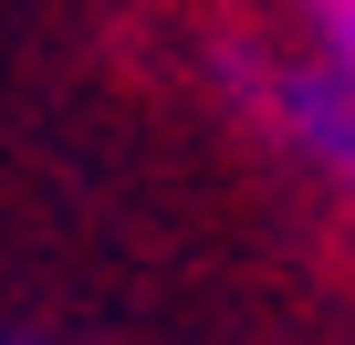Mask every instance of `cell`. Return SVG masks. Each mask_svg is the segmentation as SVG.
I'll return each mask as SVG.
<instances>
[{
	"instance_id": "obj_1",
	"label": "cell",
	"mask_w": 355,
	"mask_h": 345,
	"mask_svg": "<svg viewBox=\"0 0 355 345\" xmlns=\"http://www.w3.org/2000/svg\"><path fill=\"white\" fill-rule=\"evenodd\" d=\"M241 94L261 105V126L313 167V178L334 189V199H355V74H334L324 53H303V63H241Z\"/></svg>"
},
{
	"instance_id": "obj_3",
	"label": "cell",
	"mask_w": 355,
	"mask_h": 345,
	"mask_svg": "<svg viewBox=\"0 0 355 345\" xmlns=\"http://www.w3.org/2000/svg\"><path fill=\"white\" fill-rule=\"evenodd\" d=\"M0 345H32V335H0Z\"/></svg>"
},
{
	"instance_id": "obj_2",
	"label": "cell",
	"mask_w": 355,
	"mask_h": 345,
	"mask_svg": "<svg viewBox=\"0 0 355 345\" xmlns=\"http://www.w3.org/2000/svg\"><path fill=\"white\" fill-rule=\"evenodd\" d=\"M303 22H313V53L334 74H355V0H303Z\"/></svg>"
}]
</instances>
